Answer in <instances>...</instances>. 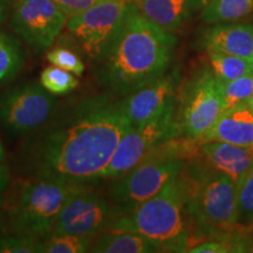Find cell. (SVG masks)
Masks as SVG:
<instances>
[{"label":"cell","instance_id":"obj_1","mask_svg":"<svg viewBox=\"0 0 253 253\" xmlns=\"http://www.w3.org/2000/svg\"><path fill=\"white\" fill-rule=\"evenodd\" d=\"M131 122L121 100L89 97L55 119L25 144L30 176L87 184L102 178Z\"/></svg>","mask_w":253,"mask_h":253},{"label":"cell","instance_id":"obj_2","mask_svg":"<svg viewBox=\"0 0 253 253\" xmlns=\"http://www.w3.org/2000/svg\"><path fill=\"white\" fill-rule=\"evenodd\" d=\"M176 38L148 20L132 2L95 74L109 94L126 96L166 73Z\"/></svg>","mask_w":253,"mask_h":253},{"label":"cell","instance_id":"obj_3","mask_svg":"<svg viewBox=\"0 0 253 253\" xmlns=\"http://www.w3.org/2000/svg\"><path fill=\"white\" fill-rule=\"evenodd\" d=\"M182 178L186 214L198 233L224 238L242 227L238 224V186L231 177L208 164H194Z\"/></svg>","mask_w":253,"mask_h":253},{"label":"cell","instance_id":"obj_4","mask_svg":"<svg viewBox=\"0 0 253 253\" xmlns=\"http://www.w3.org/2000/svg\"><path fill=\"white\" fill-rule=\"evenodd\" d=\"M86 185L33 176L9 184L2 199L9 232L46 239L66 202Z\"/></svg>","mask_w":253,"mask_h":253},{"label":"cell","instance_id":"obj_5","mask_svg":"<svg viewBox=\"0 0 253 253\" xmlns=\"http://www.w3.org/2000/svg\"><path fill=\"white\" fill-rule=\"evenodd\" d=\"M189 224L185 186L179 173L134 210L118 214L107 230L140 233L157 243L161 249L184 251L190 242Z\"/></svg>","mask_w":253,"mask_h":253},{"label":"cell","instance_id":"obj_6","mask_svg":"<svg viewBox=\"0 0 253 253\" xmlns=\"http://www.w3.org/2000/svg\"><path fill=\"white\" fill-rule=\"evenodd\" d=\"M173 140L160 144L137 166L115 178L109 189V196L120 213L134 210L183 171L184 161L179 151L181 145L172 144Z\"/></svg>","mask_w":253,"mask_h":253},{"label":"cell","instance_id":"obj_7","mask_svg":"<svg viewBox=\"0 0 253 253\" xmlns=\"http://www.w3.org/2000/svg\"><path fill=\"white\" fill-rule=\"evenodd\" d=\"M225 112L220 81L210 67H204L189 80L182 91L177 126L179 135L196 143Z\"/></svg>","mask_w":253,"mask_h":253},{"label":"cell","instance_id":"obj_8","mask_svg":"<svg viewBox=\"0 0 253 253\" xmlns=\"http://www.w3.org/2000/svg\"><path fill=\"white\" fill-rule=\"evenodd\" d=\"M132 2L101 0L68 18L66 28L91 61L99 62L115 39Z\"/></svg>","mask_w":253,"mask_h":253},{"label":"cell","instance_id":"obj_9","mask_svg":"<svg viewBox=\"0 0 253 253\" xmlns=\"http://www.w3.org/2000/svg\"><path fill=\"white\" fill-rule=\"evenodd\" d=\"M175 101L149 121L131 128L123 135L102 178H119L137 166L151 150L179 135Z\"/></svg>","mask_w":253,"mask_h":253},{"label":"cell","instance_id":"obj_10","mask_svg":"<svg viewBox=\"0 0 253 253\" xmlns=\"http://www.w3.org/2000/svg\"><path fill=\"white\" fill-rule=\"evenodd\" d=\"M67 20L54 0H12V30L36 54L53 46Z\"/></svg>","mask_w":253,"mask_h":253},{"label":"cell","instance_id":"obj_11","mask_svg":"<svg viewBox=\"0 0 253 253\" xmlns=\"http://www.w3.org/2000/svg\"><path fill=\"white\" fill-rule=\"evenodd\" d=\"M55 95L39 84L14 87L0 95V123L14 134L42 128L56 110Z\"/></svg>","mask_w":253,"mask_h":253},{"label":"cell","instance_id":"obj_12","mask_svg":"<svg viewBox=\"0 0 253 253\" xmlns=\"http://www.w3.org/2000/svg\"><path fill=\"white\" fill-rule=\"evenodd\" d=\"M120 212L86 185L66 202L56 218L52 235H75L94 238L108 229Z\"/></svg>","mask_w":253,"mask_h":253},{"label":"cell","instance_id":"obj_13","mask_svg":"<svg viewBox=\"0 0 253 253\" xmlns=\"http://www.w3.org/2000/svg\"><path fill=\"white\" fill-rule=\"evenodd\" d=\"M178 73L163 74L140 89L132 91L121 100L122 108L131 126H138L156 118L175 101Z\"/></svg>","mask_w":253,"mask_h":253},{"label":"cell","instance_id":"obj_14","mask_svg":"<svg viewBox=\"0 0 253 253\" xmlns=\"http://www.w3.org/2000/svg\"><path fill=\"white\" fill-rule=\"evenodd\" d=\"M199 150L208 166L231 177L237 186L253 169V147L213 141L199 144Z\"/></svg>","mask_w":253,"mask_h":253},{"label":"cell","instance_id":"obj_15","mask_svg":"<svg viewBox=\"0 0 253 253\" xmlns=\"http://www.w3.org/2000/svg\"><path fill=\"white\" fill-rule=\"evenodd\" d=\"M226 142V143L253 147V106L250 103L225 110L212 128L201 140L205 142Z\"/></svg>","mask_w":253,"mask_h":253},{"label":"cell","instance_id":"obj_16","mask_svg":"<svg viewBox=\"0 0 253 253\" xmlns=\"http://www.w3.org/2000/svg\"><path fill=\"white\" fill-rule=\"evenodd\" d=\"M203 45L208 52L224 53L252 60L253 25L214 24L204 33Z\"/></svg>","mask_w":253,"mask_h":253},{"label":"cell","instance_id":"obj_17","mask_svg":"<svg viewBox=\"0 0 253 253\" xmlns=\"http://www.w3.org/2000/svg\"><path fill=\"white\" fill-rule=\"evenodd\" d=\"M207 0H138V11L163 30H178Z\"/></svg>","mask_w":253,"mask_h":253},{"label":"cell","instance_id":"obj_18","mask_svg":"<svg viewBox=\"0 0 253 253\" xmlns=\"http://www.w3.org/2000/svg\"><path fill=\"white\" fill-rule=\"evenodd\" d=\"M157 243L130 231L106 230L91 239L89 252L97 253H150L160 251Z\"/></svg>","mask_w":253,"mask_h":253},{"label":"cell","instance_id":"obj_19","mask_svg":"<svg viewBox=\"0 0 253 253\" xmlns=\"http://www.w3.org/2000/svg\"><path fill=\"white\" fill-rule=\"evenodd\" d=\"M253 12V0H207L201 18L207 24L235 23Z\"/></svg>","mask_w":253,"mask_h":253},{"label":"cell","instance_id":"obj_20","mask_svg":"<svg viewBox=\"0 0 253 253\" xmlns=\"http://www.w3.org/2000/svg\"><path fill=\"white\" fill-rule=\"evenodd\" d=\"M208 54L211 71L221 82L236 80L253 73L251 60L224 53L208 52Z\"/></svg>","mask_w":253,"mask_h":253},{"label":"cell","instance_id":"obj_21","mask_svg":"<svg viewBox=\"0 0 253 253\" xmlns=\"http://www.w3.org/2000/svg\"><path fill=\"white\" fill-rule=\"evenodd\" d=\"M24 63V49L17 38L0 33V84L18 74Z\"/></svg>","mask_w":253,"mask_h":253},{"label":"cell","instance_id":"obj_22","mask_svg":"<svg viewBox=\"0 0 253 253\" xmlns=\"http://www.w3.org/2000/svg\"><path fill=\"white\" fill-rule=\"evenodd\" d=\"M40 84L53 95L71 93L79 87L77 75L65 69L50 65L41 72Z\"/></svg>","mask_w":253,"mask_h":253},{"label":"cell","instance_id":"obj_23","mask_svg":"<svg viewBox=\"0 0 253 253\" xmlns=\"http://www.w3.org/2000/svg\"><path fill=\"white\" fill-rule=\"evenodd\" d=\"M91 237L75 235H50L42 242L43 253L89 252Z\"/></svg>","mask_w":253,"mask_h":253},{"label":"cell","instance_id":"obj_24","mask_svg":"<svg viewBox=\"0 0 253 253\" xmlns=\"http://www.w3.org/2000/svg\"><path fill=\"white\" fill-rule=\"evenodd\" d=\"M220 84L225 110L243 106V104L249 103L251 99L253 91V73L229 82L220 81Z\"/></svg>","mask_w":253,"mask_h":253},{"label":"cell","instance_id":"obj_25","mask_svg":"<svg viewBox=\"0 0 253 253\" xmlns=\"http://www.w3.org/2000/svg\"><path fill=\"white\" fill-rule=\"evenodd\" d=\"M243 236H237L236 233L224 238H214L209 242L199 243L188 250L191 253H227V252H246L248 245Z\"/></svg>","mask_w":253,"mask_h":253},{"label":"cell","instance_id":"obj_26","mask_svg":"<svg viewBox=\"0 0 253 253\" xmlns=\"http://www.w3.org/2000/svg\"><path fill=\"white\" fill-rule=\"evenodd\" d=\"M0 253H42V240L28 235H9L0 237Z\"/></svg>","mask_w":253,"mask_h":253},{"label":"cell","instance_id":"obj_27","mask_svg":"<svg viewBox=\"0 0 253 253\" xmlns=\"http://www.w3.org/2000/svg\"><path fill=\"white\" fill-rule=\"evenodd\" d=\"M238 224L242 227L253 224V169L238 185Z\"/></svg>","mask_w":253,"mask_h":253},{"label":"cell","instance_id":"obj_28","mask_svg":"<svg viewBox=\"0 0 253 253\" xmlns=\"http://www.w3.org/2000/svg\"><path fill=\"white\" fill-rule=\"evenodd\" d=\"M46 59L50 65L71 72L77 77H81L86 69L84 61L79 58L77 53L68 48H63V47L50 49L46 54Z\"/></svg>","mask_w":253,"mask_h":253},{"label":"cell","instance_id":"obj_29","mask_svg":"<svg viewBox=\"0 0 253 253\" xmlns=\"http://www.w3.org/2000/svg\"><path fill=\"white\" fill-rule=\"evenodd\" d=\"M54 1L68 15V18H71L73 15L81 13L84 9L97 4L101 0H54Z\"/></svg>","mask_w":253,"mask_h":253},{"label":"cell","instance_id":"obj_30","mask_svg":"<svg viewBox=\"0 0 253 253\" xmlns=\"http://www.w3.org/2000/svg\"><path fill=\"white\" fill-rule=\"evenodd\" d=\"M9 184H11L9 168L5 162H0V204L5 197V194L7 192Z\"/></svg>","mask_w":253,"mask_h":253},{"label":"cell","instance_id":"obj_31","mask_svg":"<svg viewBox=\"0 0 253 253\" xmlns=\"http://www.w3.org/2000/svg\"><path fill=\"white\" fill-rule=\"evenodd\" d=\"M12 1L11 0H0V26L5 23L8 14L11 13Z\"/></svg>","mask_w":253,"mask_h":253},{"label":"cell","instance_id":"obj_32","mask_svg":"<svg viewBox=\"0 0 253 253\" xmlns=\"http://www.w3.org/2000/svg\"><path fill=\"white\" fill-rule=\"evenodd\" d=\"M6 160V151L4 148V144H2L1 138H0V162H5Z\"/></svg>","mask_w":253,"mask_h":253},{"label":"cell","instance_id":"obj_33","mask_svg":"<svg viewBox=\"0 0 253 253\" xmlns=\"http://www.w3.org/2000/svg\"><path fill=\"white\" fill-rule=\"evenodd\" d=\"M250 104H252L253 106V91H252V95H251V99H250V102H249Z\"/></svg>","mask_w":253,"mask_h":253},{"label":"cell","instance_id":"obj_34","mask_svg":"<svg viewBox=\"0 0 253 253\" xmlns=\"http://www.w3.org/2000/svg\"><path fill=\"white\" fill-rule=\"evenodd\" d=\"M251 61H252V67H253V55H252V60H251Z\"/></svg>","mask_w":253,"mask_h":253}]
</instances>
